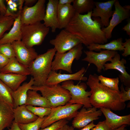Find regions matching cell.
Returning <instances> with one entry per match:
<instances>
[{
  "instance_id": "obj_1",
  "label": "cell",
  "mask_w": 130,
  "mask_h": 130,
  "mask_svg": "<svg viewBox=\"0 0 130 130\" xmlns=\"http://www.w3.org/2000/svg\"><path fill=\"white\" fill-rule=\"evenodd\" d=\"M92 12L84 14L75 12L65 28L77 36L87 46L93 44H104L108 41L101 28L100 21L92 19Z\"/></svg>"
},
{
  "instance_id": "obj_2",
  "label": "cell",
  "mask_w": 130,
  "mask_h": 130,
  "mask_svg": "<svg viewBox=\"0 0 130 130\" xmlns=\"http://www.w3.org/2000/svg\"><path fill=\"white\" fill-rule=\"evenodd\" d=\"M86 83L91 89L90 102L93 107L97 108H109L114 111L125 109V102L121 99L122 94L113 90L102 84L96 74H90Z\"/></svg>"
},
{
  "instance_id": "obj_3",
  "label": "cell",
  "mask_w": 130,
  "mask_h": 130,
  "mask_svg": "<svg viewBox=\"0 0 130 130\" xmlns=\"http://www.w3.org/2000/svg\"><path fill=\"white\" fill-rule=\"evenodd\" d=\"M56 52L54 48H52L43 54L38 55L28 67L30 75L34 80L33 86H39L45 85L52 71V63Z\"/></svg>"
},
{
  "instance_id": "obj_4",
  "label": "cell",
  "mask_w": 130,
  "mask_h": 130,
  "mask_svg": "<svg viewBox=\"0 0 130 130\" xmlns=\"http://www.w3.org/2000/svg\"><path fill=\"white\" fill-rule=\"evenodd\" d=\"M50 28L41 22L22 24L21 41L27 47L41 45L48 33Z\"/></svg>"
},
{
  "instance_id": "obj_5",
  "label": "cell",
  "mask_w": 130,
  "mask_h": 130,
  "mask_svg": "<svg viewBox=\"0 0 130 130\" xmlns=\"http://www.w3.org/2000/svg\"><path fill=\"white\" fill-rule=\"evenodd\" d=\"M32 90L39 91L42 96L49 101L51 108L65 105L71 99L69 92L59 84L39 86H33Z\"/></svg>"
},
{
  "instance_id": "obj_6",
  "label": "cell",
  "mask_w": 130,
  "mask_h": 130,
  "mask_svg": "<svg viewBox=\"0 0 130 130\" xmlns=\"http://www.w3.org/2000/svg\"><path fill=\"white\" fill-rule=\"evenodd\" d=\"M83 106L82 104H67L64 105L51 108L49 114L45 117L40 128H44L61 120H71L75 116L78 110Z\"/></svg>"
},
{
  "instance_id": "obj_7",
  "label": "cell",
  "mask_w": 130,
  "mask_h": 130,
  "mask_svg": "<svg viewBox=\"0 0 130 130\" xmlns=\"http://www.w3.org/2000/svg\"><path fill=\"white\" fill-rule=\"evenodd\" d=\"M83 47L80 43L76 46L67 52H56L51 65L52 70L56 71L62 70L70 73L72 72V62L75 59H79L82 53Z\"/></svg>"
},
{
  "instance_id": "obj_8",
  "label": "cell",
  "mask_w": 130,
  "mask_h": 130,
  "mask_svg": "<svg viewBox=\"0 0 130 130\" xmlns=\"http://www.w3.org/2000/svg\"><path fill=\"white\" fill-rule=\"evenodd\" d=\"M61 85L68 90L71 94V99L67 104H81L86 108L92 107L89 99L91 94L90 91H86L87 86L85 83L75 85L73 80H69L62 82Z\"/></svg>"
},
{
  "instance_id": "obj_9",
  "label": "cell",
  "mask_w": 130,
  "mask_h": 130,
  "mask_svg": "<svg viewBox=\"0 0 130 130\" xmlns=\"http://www.w3.org/2000/svg\"><path fill=\"white\" fill-rule=\"evenodd\" d=\"M50 43L54 46L57 52L60 53L65 52L82 43L77 36L65 29L61 30L54 39L50 40Z\"/></svg>"
},
{
  "instance_id": "obj_10",
  "label": "cell",
  "mask_w": 130,
  "mask_h": 130,
  "mask_svg": "<svg viewBox=\"0 0 130 130\" xmlns=\"http://www.w3.org/2000/svg\"><path fill=\"white\" fill-rule=\"evenodd\" d=\"M45 0H38L33 6H25L20 13L22 24H28L43 20L45 12Z\"/></svg>"
},
{
  "instance_id": "obj_11",
  "label": "cell",
  "mask_w": 130,
  "mask_h": 130,
  "mask_svg": "<svg viewBox=\"0 0 130 130\" xmlns=\"http://www.w3.org/2000/svg\"><path fill=\"white\" fill-rule=\"evenodd\" d=\"M102 114L100 109L97 110L94 107L88 108L83 107L74 118L72 126L74 128H82L92 121L98 119Z\"/></svg>"
},
{
  "instance_id": "obj_12",
  "label": "cell",
  "mask_w": 130,
  "mask_h": 130,
  "mask_svg": "<svg viewBox=\"0 0 130 130\" xmlns=\"http://www.w3.org/2000/svg\"><path fill=\"white\" fill-rule=\"evenodd\" d=\"M99 52H96L91 51H84L86 57L82 60L87 62L89 64H94L97 67L98 73H100L104 68L106 62L110 61L116 54L117 51L108 50H101Z\"/></svg>"
},
{
  "instance_id": "obj_13",
  "label": "cell",
  "mask_w": 130,
  "mask_h": 130,
  "mask_svg": "<svg viewBox=\"0 0 130 130\" xmlns=\"http://www.w3.org/2000/svg\"><path fill=\"white\" fill-rule=\"evenodd\" d=\"M114 5L115 10L109 25L102 28L108 39L111 38L112 32L115 27L124 20L129 18L130 16V10L124 8L119 1L116 0Z\"/></svg>"
},
{
  "instance_id": "obj_14",
  "label": "cell",
  "mask_w": 130,
  "mask_h": 130,
  "mask_svg": "<svg viewBox=\"0 0 130 130\" xmlns=\"http://www.w3.org/2000/svg\"><path fill=\"white\" fill-rule=\"evenodd\" d=\"M11 44L15 58L19 62L26 66L28 67L38 55L33 47H27L21 40L15 41Z\"/></svg>"
},
{
  "instance_id": "obj_15",
  "label": "cell",
  "mask_w": 130,
  "mask_h": 130,
  "mask_svg": "<svg viewBox=\"0 0 130 130\" xmlns=\"http://www.w3.org/2000/svg\"><path fill=\"white\" fill-rule=\"evenodd\" d=\"M115 0H109L104 2L95 1V7L92 11L91 16L100 17L103 27H107L109 24V19L114 12L112 9Z\"/></svg>"
},
{
  "instance_id": "obj_16",
  "label": "cell",
  "mask_w": 130,
  "mask_h": 130,
  "mask_svg": "<svg viewBox=\"0 0 130 130\" xmlns=\"http://www.w3.org/2000/svg\"><path fill=\"white\" fill-rule=\"evenodd\" d=\"M85 71L84 67L75 73L70 74H61L56 71L52 70L50 72L45 82V84L52 85L59 84L61 83L69 80L86 81L87 77L84 76Z\"/></svg>"
},
{
  "instance_id": "obj_17",
  "label": "cell",
  "mask_w": 130,
  "mask_h": 130,
  "mask_svg": "<svg viewBox=\"0 0 130 130\" xmlns=\"http://www.w3.org/2000/svg\"><path fill=\"white\" fill-rule=\"evenodd\" d=\"M110 63H105L104 66V71L109 69H115L121 73L119 78L123 84L126 87H130V75L126 72L124 64L126 63L125 59H120V55L118 52L110 61Z\"/></svg>"
},
{
  "instance_id": "obj_18",
  "label": "cell",
  "mask_w": 130,
  "mask_h": 130,
  "mask_svg": "<svg viewBox=\"0 0 130 130\" xmlns=\"http://www.w3.org/2000/svg\"><path fill=\"white\" fill-rule=\"evenodd\" d=\"M58 0H49L47 4L45 14L43 20L44 24L50 27L52 32H54L59 28L57 10Z\"/></svg>"
},
{
  "instance_id": "obj_19",
  "label": "cell",
  "mask_w": 130,
  "mask_h": 130,
  "mask_svg": "<svg viewBox=\"0 0 130 130\" xmlns=\"http://www.w3.org/2000/svg\"><path fill=\"white\" fill-rule=\"evenodd\" d=\"M100 109L105 118L106 123L111 130L124 124L130 125V114L120 116L113 113L110 109L101 108Z\"/></svg>"
},
{
  "instance_id": "obj_20",
  "label": "cell",
  "mask_w": 130,
  "mask_h": 130,
  "mask_svg": "<svg viewBox=\"0 0 130 130\" xmlns=\"http://www.w3.org/2000/svg\"><path fill=\"white\" fill-rule=\"evenodd\" d=\"M21 12L19 11L18 15L15 18L13 26L9 32L5 33L0 40V44L12 43L21 39V26L20 20Z\"/></svg>"
},
{
  "instance_id": "obj_21",
  "label": "cell",
  "mask_w": 130,
  "mask_h": 130,
  "mask_svg": "<svg viewBox=\"0 0 130 130\" xmlns=\"http://www.w3.org/2000/svg\"><path fill=\"white\" fill-rule=\"evenodd\" d=\"M34 83V80L32 77L29 82L23 83L16 90L12 91V95L14 101L13 108L25 104L28 91L32 89Z\"/></svg>"
},
{
  "instance_id": "obj_22",
  "label": "cell",
  "mask_w": 130,
  "mask_h": 130,
  "mask_svg": "<svg viewBox=\"0 0 130 130\" xmlns=\"http://www.w3.org/2000/svg\"><path fill=\"white\" fill-rule=\"evenodd\" d=\"M75 11L71 4L58 5L57 14L59 29L65 28L74 16Z\"/></svg>"
},
{
  "instance_id": "obj_23",
  "label": "cell",
  "mask_w": 130,
  "mask_h": 130,
  "mask_svg": "<svg viewBox=\"0 0 130 130\" xmlns=\"http://www.w3.org/2000/svg\"><path fill=\"white\" fill-rule=\"evenodd\" d=\"M13 121L19 124H25L34 121L38 118L23 105L13 108Z\"/></svg>"
},
{
  "instance_id": "obj_24",
  "label": "cell",
  "mask_w": 130,
  "mask_h": 130,
  "mask_svg": "<svg viewBox=\"0 0 130 130\" xmlns=\"http://www.w3.org/2000/svg\"><path fill=\"white\" fill-rule=\"evenodd\" d=\"M0 72L13 73L26 76L30 75L28 67L19 62L15 57L10 58L7 64L1 69Z\"/></svg>"
},
{
  "instance_id": "obj_25",
  "label": "cell",
  "mask_w": 130,
  "mask_h": 130,
  "mask_svg": "<svg viewBox=\"0 0 130 130\" xmlns=\"http://www.w3.org/2000/svg\"><path fill=\"white\" fill-rule=\"evenodd\" d=\"M14 119L13 108L0 102V130L10 127Z\"/></svg>"
},
{
  "instance_id": "obj_26",
  "label": "cell",
  "mask_w": 130,
  "mask_h": 130,
  "mask_svg": "<svg viewBox=\"0 0 130 130\" xmlns=\"http://www.w3.org/2000/svg\"><path fill=\"white\" fill-rule=\"evenodd\" d=\"M27 78L26 76L0 72V80L13 91L17 89Z\"/></svg>"
},
{
  "instance_id": "obj_27",
  "label": "cell",
  "mask_w": 130,
  "mask_h": 130,
  "mask_svg": "<svg viewBox=\"0 0 130 130\" xmlns=\"http://www.w3.org/2000/svg\"><path fill=\"white\" fill-rule=\"evenodd\" d=\"M25 105L51 108L50 103L48 100L37 91L32 90H29L28 91Z\"/></svg>"
},
{
  "instance_id": "obj_28",
  "label": "cell",
  "mask_w": 130,
  "mask_h": 130,
  "mask_svg": "<svg viewBox=\"0 0 130 130\" xmlns=\"http://www.w3.org/2000/svg\"><path fill=\"white\" fill-rule=\"evenodd\" d=\"M123 39L119 38L104 44H93L87 46L90 51H100L101 49L110 51H124V48L122 45Z\"/></svg>"
},
{
  "instance_id": "obj_29",
  "label": "cell",
  "mask_w": 130,
  "mask_h": 130,
  "mask_svg": "<svg viewBox=\"0 0 130 130\" xmlns=\"http://www.w3.org/2000/svg\"><path fill=\"white\" fill-rule=\"evenodd\" d=\"M73 3L75 12L81 14L92 11L95 7L93 0H74Z\"/></svg>"
},
{
  "instance_id": "obj_30",
  "label": "cell",
  "mask_w": 130,
  "mask_h": 130,
  "mask_svg": "<svg viewBox=\"0 0 130 130\" xmlns=\"http://www.w3.org/2000/svg\"><path fill=\"white\" fill-rule=\"evenodd\" d=\"M13 91L0 80V102L13 107Z\"/></svg>"
},
{
  "instance_id": "obj_31",
  "label": "cell",
  "mask_w": 130,
  "mask_h": 130,
  "mask_svg": "<svg viewBox=\"0 0 130 130\" xmlns=\"http://www.w3.org/2000/svg\"><path fill=\"white\" fill-rule=\"evenodd\" d=\"M98 78L100 82L104 85L113 90L118 92L120 91L118 87V77L111 78L100 75L98 76Z\"/></svg>"
},
{
  "instance_id": "obj_32",
  "label": "cell",
  "mask_w": 130,
  "mask_h": 130,
  "mask_svg": "<svg viewBox=\"0 0 130 130\" xmlns=\"http://www.w3.org/2000/svg\"><path fill=\"white\" fill-rule=\"evenodd\" d=\"M16 18L12 16H0V40L5 32L9 30L13 26Z\"/></svg>"
},
{
  "instance_id": "obj_33",
  "label": "cell",
  "mask_w": 130,
  "mask_h": 130,
  "mask_svg": "<svg viewBox=\"0 0 130 130\" xmlns=\"http://www.w3.org/2000/svg\"><path fill=\"white\" fill-rule=\"evenodd\" d=\"M26 105L27 108L33 114L41 118L48 116L50 113L51 109V107Z\"/></svg>"
},
{
  "instance_id": "obj_34",
  "label": "cell",
  "mask_w": 130,
  "mask_h": 130,
  "mask_svg": "<svg viewBox=\"0 0 130 130\" xmlns=\"http://www.w3.org/2000/svg\"><path fill=\"white\" fill-rule=\"evenodd\" d=\"M45 117L42 118L38 117L36 120L29 123L18 124L22 130H39Z\"/></svg>"
},
{
  "instance_id": "obj_35",
  "label": "cell",
  "mask_w": 130,
  "mask_h": 130,
  "mask_svg": "<svg viewBox=\"0 0 130 130\" xmlns=\"http://www.w3.org/2000/svg\"><path fill=\"white\" fill-rule=\"evenodd\" d=\"M0 53L10 59L15 57V55L11 44H0Z\"/></svg>"
},
{
  "instance_id": "obj_36",
  "label": "cell",
  "mask_w": 130,
  "mask_h": 130,
  "mask_svg": "<svg viewBox=\"0 0 130 130\" xmlns=\"http://www.w3.org/2000/svg\"><path fill=\"white\" fill-rule=\"evenodd\" d=\"M66 119L61 120L53 123L50 125L39 130H58L68 123Z\"/></svg>"
},
{
  "instance_id": "obj_37",
  "label": "cell",
  "mask_w": 130,
  "mask_h": 130,
  "mask_svg": "<svg viewBox=\"0 0 130 130\" xmlns=\"http://www.w3.org/2000/svg\"><path fill=\"white\" fill-rule=\"evenodd\" d=\"M122 94V99L124 102L130 100V87H126L125 89L122 84L120 87Z\"/></svg>"
},
{
  "instance_id": "obj_38",
  "label": "cell",
  "mask_w": 130,
  "mask_h": 130,
  "mask_svg": "<svg viewBox=\"0 0 130 130\" xmlns=\"http://www.w3.org/2000/svg\"><path fill=\"white\" fill-rule=\"evenodd\" d=\"M122 45L124 48L123 53L122 54L123 56L126 57L130 55V39H125V41L123 43Z\"/></svg>"
},
{
  "instance_id": "obj_39",
  "label": "cell",
  "mask_w": 130,
  "mask_h": 130,
  "mask_svg": "<svg viewBox=\"0 0 130 130\" xmlns=\"http://www.w3.org/2000/svg\"><path fill=\"white\" fill-rule=\"evenodd\" d=\"M91 130H111L107 124L105 120L99 122Z\"/></svg>"
},
{
  "instance_id": "obj_40",
  "label": "cell",
  "mask_w": 130,
  "mask_h": 130,
  "mask_svg": "<svg viewBox=\"0 0 130 130\" xmlns=\"http://www.w3.org/2000/svg\"><path fill=\"white\" fill-rule=\"evenodd\" d=\"M6 1L8 6L7 8L11 12H13L17 11L18 9L17 7L18 6L14 0H6Z\"/></svg>"
},
{
  "instance_id": "obj_41",
  "label": "cell",
  "mask_w": 130,
  "mask_h": 130,
  "mask_svg": "<svg viewBox=\"0 0 130 130\" xmlns=\"http://www.w3.org/2000/svg\"><path fill=\"white\" fill-rule=\"evenodd\" d=\"M9 60V58L0 53V69L6 65Z\"/></svg>"
},
{
  "instance_id": "obj_42",
  "label": "cell",
  "mask_w": 130,
  "mask_h": 130,
  "mask_svg": "<svg viewBox=\"0 0 130 130\" xmlns=\"http://www.w3.org/2000/svg\"><path fill=\"white\" fill-rule=\"evenodd\" d=\"M5 0H0V14L1 16H4L6 12L7 8L5 4Z\"/></svg>"
},
{
  "instance_id": "obj_43",
  "label": "cell",
  "mask_w": 130,
  "mask_h": 130,
  "mask_svg": "<svg viewBox=\"0 0 130 130\" xmlns=\"http://www.w3.org/2000/svg\"><path fill=\"white\" fill-rule=\"evenodd\" d=\"M122 30L126 32L127 34L130 36V20H129L127 24L122 28Z\"/></svg>"
},
{
  "instance_id": "obj_44",
  "label": "cell",
  "mask_w": 130,
  "mask_h": 130,
  "mask_svg": "<svg viewBox=\"0 0 130 130\" xmlns=\"http://www.w3.org/2000/svg\"><path fill=\"white\" fill-rule=\"evenodd\" d=\"M96 125L94 123V121H93L79 130H91Z\"/></svg>"
},
{
  "instance_id": "obj_45",
  "label": "cell",
  "mask_w": 130,
  "mask_h": 130,
  "mask_svg": "<svg viewBox=\"0 0 130 130\" xmlns=\"http://www.w3.org/2000/svg\"><path fill=\"white\" fill-rule=\"evenodd\" d=\"M8 130H22L18 124L13 122L12 124L8 129Z\"/></svg>"
},
{
  "instance_id": "obj_46",
  "label": "cell",
  "mask_w": 130,
  "mask_h": 130,
  "mask_svg": "<svg viewBox=\"0 0 130 130\" xmlns=\"http://www.w3.org/2000/svg\"><path fill=\"white\" fill-rule=\"evenodd\" d=\"M74 0H58V4L63 5L71 4Z\"/></svg>"
},
{
  "instance_id": "obj_47",
  "label": "cell",
  "mask_w": 130,
  "mask_h": 130,
  "mask_svg": "<svg viewBox=\"0 0 130 130\" xmlns=\"http://www.w3.org/2000/svg\"><path fill=\"white\" fill-rule=\"evenodd\" d=\"M37 0H24V4L25 6L28 7L31 6L37 1Z\"/></svg>"
},
{
  "instance_id": "obj_48",
  "label": "cell",
  "mask_w": 130,
  "mask_h": 130,
  "mask_svg": "<svg viewBox=\"0 0 130 130\" xmlns=\"http://www.w3.org/2000/svg\"><path fill=\"white\" fill-rule=\"evenodd\" d=\"M126 126V125L124 124L117 129L112 130H126L125 128Z\"/></svg>"
},
{
  "instance_id": "obj_49",
  "label": "cell",
  "mask_w": 130,
  "mask_h": 130,
  "mask_svg": "<svg viewBox=\"0 0 130 130\" xmlns=\"http://www.w3.org/2000/svg\"><path fill=\"white\" fill-rule=\"evenodd\" d=\"M69 126L67 124H66L58 130H67Z\"/></svg>"
},
{
  "instance_id": "obj_50",
  "label": "cell",
  "mask_w": 130,
  "mask_h": 130,
  "mask_svg": "<svg viewBox=\"0 0 130 130\" xmlns=\"http://www.w3.org/2000/svg\"><path fill=\"white\" fill-rule=\"evenodd\" d=\"M123 7L126 9L130 10V5H126L123 6Z\"/></svg>"
},
{
  "instance_id": "obj_51",
  "label": "cell",
  "mask_w": 130,
  "mask_h": 130,
  "mask_svg": "<svg viewBox=\"0 0 130 130\" xmlns=\"http://www.w3.org/2000/svg\"><path fill=\"white\" fill-rule=\"evenodd\" d=\"M74 128L72 126H69L67 130H74Z\"/></svg>"
},
{
  "instance_id": "obj_52",
  "label": "cell",
  "mask_w": 130,
  "mask_h": 130,
  "mask_svg": "<svg viewBox=\"0 0 130 130\" xmlns=\"http://www.w3.org/2000/svg\"><path fill=\"white\" fill-rule=\"evenodd\" d=\"M0 70H1V69H0Z\"/></svg>"
},
{
  "instance_id": "obj_53",
  "label": "cell",
  "mask_w": 130,
  "mask_h": 130,
  "mask_svg": "<svg viewBox=\"0 0 130 130\" xmlns=\"http://www.w3.org/2000/svg\"><path fill=\"white\" fill-rule=\"evenodd\" d=\"M1 16V15L0 14V16Z\"/></svg>"
}]
</instances>
